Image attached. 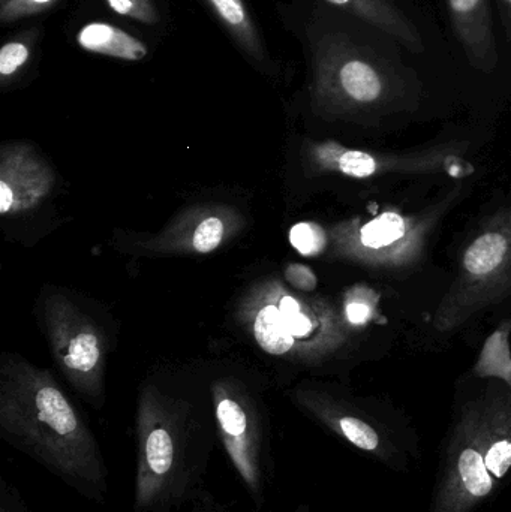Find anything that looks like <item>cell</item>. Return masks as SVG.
<instances>
[{
    "instance_id": "obj_1",
    "label": "cell",
    "mask_w": 511,
    "mask_h": 512,
    "mask_svg": "<svg viewBox=\"0 0 511 512\" xmlns=\"http://www.w3.org/2000/svg\"><path fill=\"white\" fill-rule=\"evenodd\" d=\"M0 436L87 501L104 504L110 472L86 417L48 370L8 357L0 367Z\"/></svg>"
},
{
    "instance_id": "obj_2",
    "label": "cell",
    "mask_w": 511,
    "mask_h": 512,
    "mask_svg": "<svg viewBox=\"0 0 511 512\" xmlns=\"http://www.w3.org/2000/svg\"><path fill=\"white\" fill-rule=\"evenodd\" d=\"M219 442L215 414L188 397L144 384L135 415L134 512H176L204 493Z\"/></svg>"
},
{
    "instance_id": "obj_3",
    "label": "cell",
    "mask_w": 511,
    "mask_h": 512,
    "mask_svg": "<svg viewBox=\"0 0 511 512\" xmlns=\"http://www.w3.org/2000/svg\"><path fill=\"white\" fill-rule=\"evenodd\" d=\"M511 483V388L489 385L456 405L438 451L428 512H477Z\"/></svg>"
},
{
    "instance_id": "obj_4",
    "label": "cell",
    "mask_w": 511,
    "mask_h": 512,
    "mask_svg": "<svg viewBox=\"0 0 511 512\" xmlns=\"http://www.w3.org/2000/svg\"><path fill=\"white\" fill-rule=\"evenodd\" d=\"M303 294L279 279L260 280L240 301L239 319L266 354L320 363L344 342V325L326 301Z\"/></svg>"
},
{
    "instance_id": "obj_5",
    "label": "cell",
    "mask_w": 511,
    "mask_h": 512,
    "mask_svg": "<svg viewBox=\"0 0 511 512\" xmlns=\"http://www.w3.org/2000/svg\"><path fill=\"white\" fill-rule=\"evenodd\" d=\"M399 71L348 36H327L315 48L312 95L339 116H378L398 107L410 89Z\"/></svg>"
},
{
    "instance_id": "obj_6",
    "label": "cell",
    "mask_w": 511,
    "mask_h": 512,
    "mask_svg": "<svg viewBox=\"0 0 511 512\" xmlns=\"http://www.w3.org/2000/svg\"><path fill=\"white\" fill-rule=\"evenodd\" d=\"M290 399L333 438L390 471L407 474L422 457L420 439L413 429L353 397L305 384L290 391Z\"/></svg>"
},
{
    "instance_id": "obj_7",
    "label": "cell",
    "mask_w": 511,
    "mask_h": 512,
    "mask_svg": "<svg viewBox=\"0 0 511 512\" xmlns=\"http://www.w3.org/2000/svg\"><path fill=\"white\" fill-rule=\"evenodd\" d=\"M219 444L239 477L255 511L269 502L276 478L275 448L266 408L257 394L234 378L210 385Z\"/></svg>"
},
{
    "instance_id": "obj_8",
    "label": "cell",
    "mask_w": 511,
    "mask_h": 512,
    "mask_svg": "<svg viewBox=\"0 0 511 512\" xmlns=\"http://www.w3.org/2000/svg\"><path fill=\"white\" fill-rule=\"evenodd\" d=\"M511 289V212L498 216L465 249L461 274L437 312V328L452 330Z\"/></svg>"
},
{
    "instance_id": "obj_9",
    "label": "cell",
    "mask_w": 511,
    "mask_h": 512,
    "mask_svg": "<svg viewBox=\"0 0 511 512\" xmlns=\"http://www.w3.org/2000/svg\"><path fill=\"white\" fill-rule=\"evenodd\" d=\"M45 324L60 372L90 405L101 408L107 367L104 334L63 294L45 300Z\"/></svg>"
},
{
    "instance_id": "obj_10",
    "label": "cell",
    "mask_w": 511,
    "mask_h": 512,
    "mask_svg": "<svg viewBox=\"0 0 511 512\" xmlns=\"http://www.w3.org/2000/svg\"><path fill=\"white\" fill-rule=\"evenodd\" d=\"M423 227L395 212H386L366 224L347 222L333 231L335 254L368 265L401 262L422 243Z\"/></svg>"
},
{
    "instance_id": "obj_11",
    "label": "cell",
    "mask_w": 511,
    "mask_h": 512,
    "mask_svg": "<svg viewBox=\"0 0 511 512\" xmlns=\"http://www.w3.org/2000/svg\"><path fill=\"white\" fill-rule=\"evenodd\" d=\"M54 186L50 165L26 143H6L0 150V213L20 215L35 209Z\"/></svg>"
},
{
    "instance_id": "obj_12",
    "label": "cell",
    "mask_w": 511,
    "mask_h": 512,
    "mask_svg": "<svg viewBox=\"0 0 511 512\" xmlns=\"http://www.w3.org/2000/svg\"><path fill=\"white\" fill-rule=\"evenodd\" d=\"M242 218L233 207H195L180 216L146 248L161 254L207 255L239 231Z\"/></svg>"
},
{
    "instance_id": "obj_13",
    "label": "cell",
    "mask_w": 511,
    "mask_h": 512,
    "mask_svg": "<svg viewBox=\"0 0 511 512\" xmlns=\"http://www.w3.org/2000/svg\"><path fill=\"white\" fill-rule=\"evenodd\" d=\"M453 33L468 63L491 74L500 63L491 0H446Z\"/></svg>"
},
{
    "instance_id": "obj_14",
    "label": "cell",
    "mask_w": 511,
    "mask_h": 512,
    "mask_svg": "<svg viewBox=\"0 0 511 512\" xmlns=\"http://www.w3.org/2000/svg\"><path fill=\"white\" fill-rule=\"evenodd\" d=\"M386 33L411 53L425 51L422 33L413 20L396 5L395 0H324Z\"/></svg>"
},
{
    "instance_id": "obj_15",
    "label": "cell",
    "mask_w": 511,
    "mask_h": 512,
    "mask_svg": "<svg viewBox=\"0 0 511 512\" xmlns=\"http://www.w3.org/2000/svg\"><path fill=\"white\" fill-rule=\"evenodd\" d=\"M75 41L84 51L125 62H141L149 56V47L137 36L104 21H92L81 27Z\"/></svg>"
},
{
    "instance_id": "obj_16",
    "label": "cell",
    "mask_w": 511,
    "mask_h": 512,
    "mask_svg": "<svg viewBox=\"0 0 511 512\" xmlns=\"http://www.w3.org/2000/svg\"><path fill=\"white\" fill-rule=\"evenodd\" d=\"M213 14L224 24L243 53L257 62H266V45L258 32L257 24L243 0H204Z\"/></svg>"
},
{
    "instance_id": "obj_17",
    "label": "cell",
    "mask_w": 511,
    "mask_h": 512,
    "mask_svg": "<svg viewBox=\"0 0 511 512\" xmlns=\"http://www.w3.org/2000/svg\"><path fill=\"white\" fill-rule=\"evenodd\" d=\"M511 322H504L486 339L482 354L474 367L477 378H495L511 388Z\"/></svg>"
},
{
    "instance_id": "obj_18",
    "label": "cell",
    "mask_w": 511,
    "mask_h": 512,
    "mask_svg": "<svg viewBox=\"0 0 511 512\" xmlns=\"http://www.w3.org/2000/svg\"><path fill=\"white\" fill-rule=\"evenodd\" d=\"M35 39V30H30L3 44L0 50V81L3 86L14 80L15 75L29 63Z\"/></svg>"
},
{
    "instance_id": "obj_19",
    "label": "cell",
    "mask_w": 511,
    "mask_h": 512,
    "mask_svg": "<svg viewBox=\"0 0 511 512\" xmlns=\"http://www.w3.org/2000/svg\"><path fill=\"white\" fill-rule=\"evenodd\" d=\"M288 240L300 255L308 258L320 256L329 246V236L315 222H299L294 225L288 233Z\"/></svg>"
},
{
    "instance_id": "obj_20",
    "label": "cell",
    "mask_w": 511,
    "mask_h": 512,
    "mask_svg": "<svg viewBox=\"0 0 511 512\" xmlns=\"http://www.w3.org/2000/svg\"><path fill=\"white\" fill-rule=\"evenodd\" d=\"M59 0H6L0 5V21L3 24L15 23L23 18L44 14Z\"/></svg>"
},
{
    "instance_id": "obj_21",
    "label": "cell",
    "mask_w": 511,
    "mask_h": 512,
    "mask_svg": "<svg viewBox=\"0 0 511 512\" xmlns=\"http://www.w3.org/2000/svg\"><path fill=\"white\" fill-rule=\"evenodd\" d=\"M105 2L122 17L131 18L149 26L159 23L158 8L153 0H105Z\"/></svg>"
},
{
    "instance_id": "obj_22",
    "label": "cell",
    "mask_w": 511,
    "mask_h": 512,
    "mask_svg": "<svg viewBox=\"0 0 511 512\" xmlns=\"http://www.w3.org/2000/svg\"><path fill=\"white\" fill-rule=\"evenodd\" d=\"M372 312H374V306H372L371 301L366 300L359 292L348 294L344 306V318L348 324L354 325V327H362V325L371 321Z\"/></svg>"
},
{
    "instance_id": "obj_23",
    "label": "cell",
    "mask_w": 511,
    "mask_h": 512,
    "mask_svg": "<svg viewBox=\"0 0 511 512\" xmlns=\"http://www.w3.org/2000/svg\"><path fill=\"white\" fill-rule=\"evenodd\" d=\"M284 279L288 285H291V288L305 292V294H311L318 286V277L312 268L308 265L296 264V262L288 264L284 268Z\"/></svg>"
},
{
    "instance_id": "obj_24",
    "label": "cell",
    "mask_w": 511,
    "mask_h": 512,
    "mask_svg": "<svg viewBox=\"0 0 511 512\" xmlns=\"http://www.w3.org/2000/svg\"><path fill=\"white\" fill-rule=\"evenodd\" d=\"M0 512H29L20 492L6 478L0 480Z\"/></svg>"
},
{
    "instance_id": "obj_25",
    "label": "cell",
    "mask_w": 511,
    "mask_h": 512,
    "mask_svg": "<svg viewBox=\"0 0 511 512\" xmlns=\"http://www.w3.org/2000/svg\"><path fill=\"white\" fill-rule=\"evenodd\" d=\"M192 512H227V510L209 492H206L194 502V511Z\"/></svg>"
},
{
    "instance_id": "obj_26",
    "label": "cell",
    "mask_w": 511,
    "mask_h": 512,
    "mask_svg": "<svg viewBox=\"0 0 511 512\" xmlns=\"http://www.w3.org/2000/svg\"><path fill=\"white\" fill-rule=\"evenodd\" d=\"M503 18L504 29H506L507 41L511 48V0H498Z\"/></svg>"
},
{
    "instance_id": "obj_27",
    "label": "cell",
    "mask_w": 511,
    "mask_h": 512,
    "mask_svg": "<svg viewBox=\"0 0 511 512\" xmlns=\"http://www.w3.org/2000/svg\"><path fill=\"white\" fill-rule=\"evenodd\" d=\"M293 512H314V510L309 504H299Z\"/></svg>"
},
{
    "instance_id": "obj_28",
    "label": "cell",
    "mask_w": 511,
    "mask_h": 512,
    "mask_svg": "<svg viewBox=\"0 0 511 512\" xmlns=\"http://www.w3.org/2000/svg\"><path fill=\"white\" fill-rule=\"evenodd\" d=\"M6 0H0V5H2V3H5Z\"/></svg>"
}]
</instances>
